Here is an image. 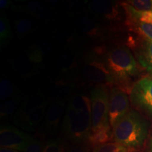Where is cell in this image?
I'll return each mask as SVG.
<instances>
[{
  "label": "cell",
  "instance_id": "1",
  "mask_svg": "<svg viewBox=\"0 0 152 152\" xmlns=\"http://www.w3.org/2000/svg\"><path fill=\"white\" fill-rule=\"evenodd\" d=\"M65 135L74 143L87 142L92 130L91 99L83 94L72 97L63 122Z\"/></svg>",
  "mask_w": 152,
  "mask_h": 152
},
{
  "label": "cell",
  "instance_id": "2",
  "mask_svg": "<svg viewBox=\"0 0 152 152\" xmlns=\"http://www.w3.org/2000/svg\"><path fill=\"white\" fill-rule=\"evenodd\" d=\"M115 86L130 93L132 80L140 73V68L134 56L128 47H118L106 54L105 61Z\"/></svg>",
  "mask_w": 152,
  "mask_h": 152
},
{
  "label": "cell",
  "instance_id": "3",
  "mask_svg": "<svg viewBox=\"0 0 152 152\" xmlns=\"http://www.w3.org/2000/svg\"><path fill=\"white\" fill-rule=\"evenodd\" d=\"M149 128L147 120L139 112L130 109L112 127L113 140L135 150L144 144L147 138Z\"/></svg>",
  "mask_w": 152,
  "mask_h": 152
},
{
  "label": "cell",
  "instance_id": "4",
  "mask_svg": "<svg viewBox=\"0 0 152 152\" xmlns=\"http://www.w3.org/2000/svg\"><path fill=\"white\" fill-rule=\"evenodd\" d=\"M47 107V102L40 92L32 95L17 110L14 123L20 128L35 131L42 121Z\"/></svg>",
  "mask_w": 152,
  "mask_h": 152
},
{
  "label": "cell",
  "instance_id": "5",
  "mask_svg": "<svg viewBox=\"0 0 152 152\" xmlns=\"http://www.w3.org/2000/svg\"><path fill=\"white\" fill-rule=\"evenodd\" d=\"M109 90L108 86L98 85L91 91L92 130L111 128L109 122Z\"/></svg>",
  "mask_w": 152,
  "mask_h": 152
},
{
  "label": "cell",
  "instance_id": "6",
  "mask_svg": "<svg viewBox=\"0 0 152 152\" xmlns=\"http://www.w3.org/2000/svg\"><path fill=\"white\" fill-rule=\"evenodd\" d=\"M130 99L136 109L152 118V77H142L134 83Z\"/></svg>",
  "mask_w": 152,
  "mask_h": 152
},
{
  "label": "cell",
  "instance_id": "7",
  "mask_svg": "<svg viewBox=\"0 0 152 152\" xmlns=\"http://www.w3.org/2000/svg\"><path fill=\"white\" fill-rule=\"evenodd\" d=\"M34 140L31 134L11 125H3L0 130L1 148L24 152Z\"/></svg>",
  "mask_w": 152,
  "mask_h": 152
},
{
  "label": "cell",
  "instance_id": "8",
  "mask_svg": "<svg viewBox=\"0 0 152 152\" xmlns=\"http://www.w3.org/2000/svg\"><path fill=\"white\" fill-rule=\"evenodd\" d=\"M109 89V117L111 128L130 111L128 93L115 86Z\"/></svg>",
  "mask_w": 152,
  "mask_h": 152
},
{
  "label": "cell",
  "instance_id": "9",
  "mask_svg": "<svg viewBox=\"0 0 152 152\" xmlns=\"http://www.w3.org/2000/svg\"><path fill=\"white\" fill-rule=\"evenodd\" d=\"M83 75L87 81L97 86H113V78L105 63L99 60L94 59L85 64L83 68Z\"/></svg>",
  "mask_w": 152,
  "mask_h": 152
},
{
  "label": "cell",
  "instance_id": "10",
  "mask_svg": "<svg viewBox=\"0 0 152 152\" xmlns=\"http://www.w3.org/2000/svg\"><path fill=\"white\" fill-rule=\"evenodd\" d=\"M89 9L94 15L108 22H116L121 19V10L117 3L107 0H93Z\"/></svg>",
  "mask_w": 152,
  "mask_h": 152
},
{
  "label": "cell",
  "instance_id": "11",
  "mask_svg": "<svg viewBox=\"0 0 152 152\" xmlns=\"http://www.w3.org/2000/svg\"><path fill=\"white\" fill-rule=\"evenodd\" d=\"M65 99H57L49 106L45 115V128L47 130L54 132L59 124L65 108Z\"/></svg>",
  "mask_w": 152,
  "mask_h": 152
},
{
  "label": "cell",
  "instance_id": "12",
  "mask_svg": "<svg viewBox=\"0 0 152 152\" xmlns=\"http://www.w3.org/2000/svg\"><path fill=\"white\" fill-rule=\"evenodd\" d=\"M138 61L149 74L152 72V41L144 39L137 54Z\"/></svg>",
  "mask_w": 152,
  "mask_h": 152
},
{
  "label": "cell",
  "instance_id": "13",
  "mask_svg": "<svg viewBox=\"0 0 152 152\" xmlns=\"http://www.w3.org/2000/svg\"><path fill=\"white\" fill-rule=\"evenodd\" d=\"M76 27L90 36H99L100 28L96 23L86 16H81L75 21Z\"/></svg>",
  "mask_w": 152,
  "mask_h": 152
},
{
  "label": "cell",
  "instance_id": "14",
  "mask_svg": "<svg viewBox=\"0 0 152 152\" xmlns=\"http://www.w3.org/2000/svg\"><path fill=\"white\" fill-rule=\"evenodd\" d=\"M126 25L130 30L137 33L144 39L152 41V24L143 22H126Z\"/></svg>",
  "mask_w": 152,
  "mask_h": 152
},
{
  "label": "cell",
  "instance_id": "15",
  "mask_svg": "<svg viewBox=\"0 0 152 152\" xmlns=\"http://www.w3.org/2000/svg\"><path fill=\"white\" fill-rule=\"evenodd\" d=\"M11 30L9 19L4 15L0 17V45L1 46L7 45L12 37Z\"/></svg>",
  "mask_w": 152,
  "mask_h": 152
},
{
  "label": "cell",
  "instance_id": "16",
  "mask_svg": "<svg viewBox=\"0 0 152 152\" xmlns=\"http://www.w3.org/2000/svg\"><path fill=\"white\" fill-rule=\"evenodd\" d=\"M134 150L129 149L115 142H110L94 147L92 152H132Z\"/></svg>",
  "mask_w": 152,
  "mask_h": 152
},
{
  "label": "cell",
  "instance_id": "17",
  "mask_svg": "<svg viewBox=\"0 0 152 152\" xmlns=\"http://www.w3.org/2000/svg\"><path fill=\"white\" fill-rule=\"evenodd\" d=\"M20 96H17V97L6 101L5 102L1 104V109H0L1 117H7L14 113L20 103Z\"/></svg>",
  "mask_w": 152,
  "mask_h": 152
},
{
  "label": "cell",
  "instance_id": "18",
  "mask_svg": "<svg viewBox=\"0 0 152 152\" xmlns=\"http://www.w3.org/2000/svg\"><path fill=\"white\" fill-rule=\"evenodd\" d=\"M26 10L30 14L41 18H47L50 16V12L43 4L38 2H31L26 6Z\"/></svg>",
  "mask_w": 152,
  "mask_h": 152
},
{
  "label": "cell",
  "instance_id": "19",
  "mask_svg": "<svg viewBox=\"0 0 152 152\" xmlns=\"http://www.w3.org/2000/svg\"><path fill=\"white\" fill-rule=\"evenodd\" d=\"M14 23L17 33L20 35H26L30 33L35 26V21L28 18H20L15 20Z\"/></svg>",
  "mask_w": 152,
  "mask_h": 152
},
{
  "label": "cell",
  "instance_id": "20",
  "mask_svg": "<svg viewBox=\"0 0 152 152\" xmlns=\"http://www.w3.org/2000/svg\"><path fill=\"white\" fill-rule=\"evenodd\" d=\"M76 66L75 58L71 55L63 54L58 56V66L63 72L69 71Z\"/></svg>",
  "mask_w": 152,
  "mask_h": 152
},
{
  "label": "cell",
  "instance_id": "21",
  "mask_svg": "<svg viewBox=\"0 0 152 152\" xmlns=\"http://www.w3.org/2000/svg\"><path fill=\"white\" fill-rule=\"evenodd\" d=\"M31 61L29 58L26 59L22 56H19L14 61V68L17 72H18L22 75H27L31 72V64H30Z\"/></svg>",
  "mask_w": 152,
  "mask_h": 152
},
{
  "label": "cell",
  "instance_id": "22",
  "mask_svg": "<svg viewBox=\"0 0 152 152\" xmlns=\"http://www.w3.org/2000/svg\"><path fill=\"white\" fill-rule=\"evenodd\" d=\"M14 92V87L8 79H4L0 85V98L1 100L11 97Z\"/></svg>",
  "mask_w": 152,
  "mask_h": 152
},
{
  "label": "cell",
  "instance_id": "23",
  "mask_svg": "<svg viewBox=\"0 0 152 152\" xmlns=\"http://www.w3.org/2000/svg\"><path fill=\"white\" fill-rule=\"evenodd\" d=\"M126 2L137 11H152V0H131Z\"/></svg>",
  "mask_w": 152,
  "mask_h": 152
},
{
  "label": "cell",
  "instance_id": "24",
  "mask_svg": "<svg viewBox=\"0 0 152 152\" xmlns=\"http://www.w3.org/2000/svg\"><path fill=\"white\" fill-rule=\"evenodd\" d=\"M42 152H64V147L58 140H52L46 144Z\"/></svg>",
  "mask_w": 152,
  "mask_h": 152
},
{
  "label": "cell",
  "instance_id": "25",
  "mask_svg": "<svg viewBox=\"0 0 152 152\" xmlns=\"http://www.w3.org/2000/svg\"><path fill=\"white\" fill-rule=\"evenodd\" d=\"M34 48L44 56L45 54H47L52 51V47L51 44L47 42H37L35 47Z\"/></svg>",
  "mask_w": 152,
  "mask_h": 152
},
{
  "label": "cell",
  "instance_id": "26",
  "mask_svg": "<svg viewBox=\"0 0 152 152\" xmlns=\"http://www.w3.org/2000/svg\"><path fill=\"white\" fill-rule=\"evenodd\" d=\"M42 148L40 142L35 139L24 152H42Z\"/></svg>",
  "mask_w": 152,
  "mask_h": 152
},
{
  "label": "cell",
  "instance_id": "27",
  "mask_svg": "<svg viewBox=\"0 0 152 152\" xmlns=\"http://www.w3.org/2000/svg\"><path fill=\"white\" fill-rule=\"evenodd\" d=\"M66 152H90V149L85 146L76 145L70 148Z\"/></svg>",
  "mask_w": 152,
  "mask_h": 152
},
{
  "label": "cell",
  "instance_id": "28",
  "mask_svg": "<svg viewBox=\"0 0 152 152\" xmlns=\"http://www.w3.org/2000/svg\"><path fill=\"white\" fill-rule=\"evenodd\" d=\"M10 4V1L8 0H1L0 1V8L4 9Z\"/></svg>",
  "mask_w": 152,
  "mask_h": 152
},
{
  "label": "cell",
  "instance_id": "29",
  "mask_svg": "<svg viewBox=\"0 0 152 152\" xmlns=\"http://www.w3.org/2000/svg\"><path fill=\"white\" fill-rule=\"evenodd\" d=\"M0 152H20V151H16V150H14V149H7V148L1 147Z\"/></svg>",
  "mask_w": 152,
  "mask_h": 152
},
{
  "label": "cell",
  "instance_id": "30",
  "mask_svg": "<svg viewBox=\"0 0 152 152\" xmlns=\"http://www.w3.org/2000/svg\"><path fill=\"white\" fill-rule=\"evenodd\" d=\"M149 152H152V137L150 139L149 144Z\"/></svg>",
  "mask_w": 152,
  "mask_h": 152
},
{
  "label": "cell",
  "instance_id": "31",
  "mask_svg": "<svg viewBox=\"0 0 152 152\" xmlns=\"http://www.w3.org/2000/svg\"><path fill=\"white\" fill-rule=\"evenodd\" d=\"M150 77H152V72H151V73H150Z\"/></svg>",
  "mask_w": 152,
  "mask_h": 152
}]
</instances>
